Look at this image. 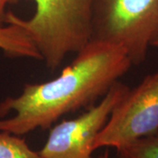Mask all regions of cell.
<instances>
[{
	"label": "cell",
	"instance_id": "obj_10",
	"mask_svg": "<svg viewBox=\"0 0 158 158\" xmlns=\"http://www.w3.org/2000/svg\"><path fill=\"white\" fill-rule=\"evenodd\" d=\"M98 158H110L109 157V153H108L107 150H106V151H105L103 154H101V155L98 156Z\"/></svg>",
	"mask_w": 158,
	"mask_h": 158
},
{
	"label": "cell",
	"instance_id": "obj_8",
	"mask_svg": "<svg viewBox=\"0 0 158 158\" xmlns=\"http://www.w3.org/2000/svg\"><path fill=\"white\" fill-rule=\"evenodd\" d=\"M118 158H158V133L117 149Z\"/></svg>",
	"mask_w": 158,
	"mask_h": 158
},
{
	"label": "cell",
	"instance_id": "obj_9",
	"mask_svg": "<svg viewBox=\"0 0 158 158\" xmlns=\"http://www.w3.org/2000/svg\"><path fill=\"white\" fill-rule=\"evenodd\" d=\"M19 0H0V26H4L6 24V7L8 5L15 4Z\"/></svg>",
	"mask_w": 158,
	"mask_h": 158
},
{
	"label": "cell",
	"instance_id": "obj_11",
	"mask_svg": "<svg viewBox=\"0 0 158 158\" xmlns=\"http://www.w3.org/2000/svg\"><path fill=\"white\" fill-rule=\"evenodd\" d=\"M153 47H154V48H158V40L156 41V43H155V44H154V45H153Z\"/></svg>",
	"mask_w": 158,
	"mask_h": 158
},
{
	"label": "cell",
	"instance_id": "obj_5",
	"mask_svg": "<svg viewBox=\"0 0 158 158\" xmlns=\"http://www.w3.org/2000/svg\"><path fill=\"white\" fill-rule=\"evenodd\" d=\"M129 89L118 81L100 101L90 106L83 114L56 125L39 151L41 158H92V145L97 135Z\"/></svg>",
	"mask_w": 158,
	"mask_h": 158
},
{
	"label": "cell",
	"instance_id": "obj_6",
	"mask_svg": "<svg viewBox=\"0 0 158 158\" xmlns=\"http://www.w3.org/2000/svg\"><path fill=\"white\" fill-rule=\"evenodd\" d=\"M0 49L11 56L42 60L40 51L28 34L14 24L0 26Z\"/></svg>",
	"mask_w": 158,
	"mask_h": 158
},
{
	"label": "cell",
	"instance_id": "obj_1",
	"mask_svg": "<svg viewBox=\"0 0 158 158\" xmlns=\"http://www.w3.org/2000/svg\"><path fill=\"white\" fill-rule=\"evenodd\" d=\"M133 66L123 48L91 40L56 78L27 84L0 103V131L22 136L51 126L65 114L90 106Z\"/></svg>",
	"mask_w": 158,
	"mask_h": 158
},
{
	"label": "cell",
	"instance_id": "obj_3",
	"mask_svg": "<svg viewBox=\"0 0 158 158\" xmlns=\"http://www.w3.org/2000/svg\"><path fill=\"white\" fill-rule=\"evenodd\" d=\"M91 40L118 46L141 64L158 40V0H93Z\"/></svg>",
	"mask_w": 158,
	"mask_h": 158
},
{
	"label": "cell",
	"instance_id": "obj_2",
	"mask_svg": "<svg viewBox=\"0 0 158 158\" xmlns=\"http://www.w3.org/2000/svg\"><path fill=\"white\" fill-rule=\"evenodd\" d=\"M36 10L24 19L7 11L6 24L23 28L49 69H57L69 54H77L91 41L93 0H33Z\"/></svg>",
	"mask_w": 158,
	"mask_h": 158
},
{
	"label": "cell",
	"instance_id": "obj_4",
	"mask_svg": "<svg viewBox=\"0 0 158 158\" xmlns=\"http://www.w3.org/2000/svg\"><path fill=\"white\" fill-rule=\"evenodd\" d=\"M158 133V69L129 89L97 135L92 149H116Z\"/></svg>",
	"mask_w": 158,
	"mask_h": 158
},
{
	"label": "cell",
	"instance_id": "obj_7",
	"mask_svg": "<svg viewBox=\"0 0 158 158\" xmlns=\"http://www.w3.org/2000/svg\"><path fill=\"white\" fill-rule=\"evenodd\" d=\"M0 158H41L20 135L0 131Z\"/></svg>",
	"mask_w": 158,
	"mask_h": 158
}]
</instances>
